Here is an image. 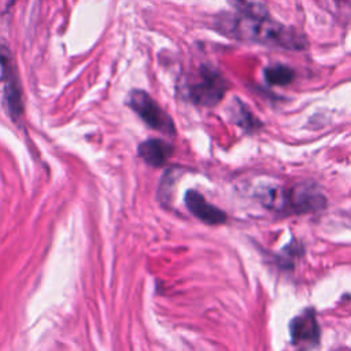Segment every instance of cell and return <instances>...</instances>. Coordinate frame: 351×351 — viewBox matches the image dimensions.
<instances>
[{
    "mask_svg": "<svg viewBox=\"0 0 351 351\" xmlns=\"http://www.w3.org/2000/svg\"><path fill=\"white\" fill-rule=\"evenodd\" d=\"M219 30L241 41L274 45L287 49H302L306 38L296 30L267 18V15H254L239 12L225 15L218 21Z\"/></svg>",
    "mask_w": 351,
    "mask_h": 351,
    "instance_id": "1",
    "label": "cell"
},
{
    "mask_svg": "<svg viewBox=\"0 0 351 351\" xmlns=\"http://www.w3.org/2000/svg\"><path fill=\"white\" fill-rule=\"evenodd\" d=\"M128 104L149 128L167 136H173L176 133L173 119L144 90H132L128 97Z\"/></svg>",
    "mask_w": 351,
    "mask_h": 351,
    "instance_id": "2",
    "label": "cell"
},
{
    "mask_svg": "<svg viewBox=\"0 0 351 351\" xmlns=\"http://www.w3.org/2000/svg\"><path fill=\"white\" fill-rule=\"evenodd\" d=\"M226 92V82L215 70L203 66L200 69L199 81L189 89L191 100L199 106L213 107L221 101Z\"/></svg>",
    "mask_w": 351,
    "mask_h": 351,
    "instance_id": "3",
    "label": "cell"
},
{
    "mask_svg": "<svg viewBox=\"0 0 351 351\" xmlns=\"http://www.w3.org/2000/svg\"><path fill=\"white\" fill-rule=\"evenodd\" d=\"M0 69L3 74V80L5 81L4 96L10 115L16 119L23 110V100H22V89L18 80V74L15 70L14 59L7 45L0 44Z\"/></svg>",
    "mask_w": 351,
    "mask_h": 351,
    "instance_id": "4",
    "label": "cell"
},
{
    "mask_svg": "<svg viewBox=\"0 0 351 351\" xmlns=\"http://www.w3.org/2000/svg\"><path fill=\"white\" fill-rule=\"evenodd\" d=\"M281 206L293 213H308L324 207L325 197L313 185L303 184L287 191Z\"/></svg>",
    "mask_w": 351,
    "mask_h": 351,
    "instance_id": "5",
    "label": "cell"
},
{
    "mask_svg": "<svg viewBox=\"0 0 351 351\" xmlns=\"http://www.w3.org/2000/svg\"><path fill=\"white\" fill-rule=\"evenodd\" d=\"M291 340L293 346L308 350L319 341V326L313 310H306L295 317L289 325Z\"/></svg>",
    "mask_w": 351,
    "mask_h": 351,
    "instance_id": "6",
    "label": "cell"
},
{
    "mask_svg": "<svg viewBox=\"0 0 351 351\" xmlns=\"http://www.w3.org/2000/svg\"><path fill=\"white\" fill-rule=\"evenodd\" d=\"M185 206L200 221L208 225H219L226 221V214L218 207L210 204L199 192L188 191L185 193Z\"/></svg>",
    "mask_w": 351,
    "mask_h": 351,
    "instance_id": "7",
    "label": "cell"
},
{
    "mask_svg": "<svg viewBox=\"0 0 351 351\" xmlns=\"http://www.w3.org/2000/svg\"><path fill=\"white\" fill-rule=\"evenodd\" d=\"M171 152V145L159 138H149L138 145V156L152 167L163 166Z\"/></svg>",
    "mask_w": 351,
    "mask_h": 351,
    "instance_id": "8",
    "label": "cell"
},
{
    "mask_svg": "<svg viewBox=\"0 0 351 351\" xmlns=\"http://www.w3.org/2000/svg\"><path fill=\"white\" fill-rule=\"evenodd\" d=\"M293 70L284 64H273L265 69V78L270 85H288L293 80Z\"/></svg>",
    "mask_w": 351,
    "mask_h": 351,
    "instance_id": "9",
    "label": "cell"
},
{
    "mask_svg": "<svg viewBox=\"0 0 351 351\" xmlns=\"http://www.w3.org/2000/svg\"><path fill=\"white\" fill-rule=\"evenodd\" d=\"M229 3L237 10V12L267 15L265 5L258 0H229Z\"/></svg>",
    "mask_w": 351,
    "mask_h": 351,
    "instance_id": "10",
    "label": "cell"
},
{
    "mask_svg": "<svg viewBox=\"0 0 351 351\" xmlns=\"http://www.w3.org/2000/svg\"><path fill=\"white\" fill-rule=\"evenodd\" d=\"M12 1H14V0H12Z\"/></svg>",
    "mask_w": 351,
    "mask_h": 351,
    "instance_id": "11",
    "label": "cell"
}]
</instances>
